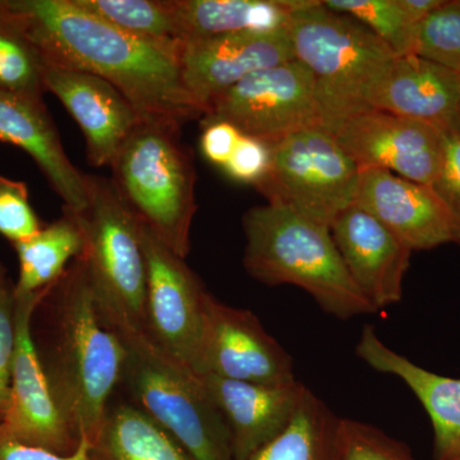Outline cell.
Segmentation results:
<instances>
[{"label": "cell", "instance_id": "cell-1", "mask_svg": "<svg viewBox=\"0 0 460 460\" xmlns=\"http://www.w3.org/2000/svg\"><path fill=\"white\" fill-rule=\"evenodd\" d=\"M0 5L42 65L108 81L144 120L183 127L204 118L184 84L181 50L123 31L77 0H0Z\"/></svg>", "mask_w": 460, "mask_h": 460}, {"label": "cell", "instance_id": "cell-15", "mask_svg": "<svg viewBox=\"0 0 460 460\" xmlns=\"http://www.w3.org/2000/svg\"><path fill=\"white\" fill-rule=\"evenodd\" d=\"M354 205L384 224L411 252L458 243L452 217L434 190L394 172L361 169Z\"/></svg>", "mask_w": 460, "mask_h": 460}, {"label": "cell", "instance_id": "cell-2", "mask_svg": "<svg viewBox=\"0 0 460 460\" xmlns=\"http://www.w3.org/2000/svg\"><path fill=\"white\" fill-rule=\"evenodd\" d=\"M30 332L58 408L77 438L93 443L119 386L126 350L100 319L83 253L41 293Z\"/></svg>", "mask_w": 460, "mask_h": 460}, {"label": "cell", "instance_id": "cell-27", "mask_svg": "<svg viewBox=\"0 0 460 460\" xmlns=\"http://www.w3.org/2000/svg\"><path fill=\"white\" fill-rule=\"evenodd\" d=\"M326 8L348 14L368 27L396 57L413 56L417 23L401 0H321Z\"/></svg>", "mask_w": 460, "mask_h": 460}, {"label": "cell", "instance_id": "cell-17", "mask_svg": "<svg viewBox=\"0 0 460 460\" xmlns=\"http://www.w3.org/2000/svg\"><path fill=\"white\" fill-rule=\"evenodd\" d=\"M330 232L354 283L377 311L402 301L410 247L354 204L332 222Z\"/></svg>", "mask_w": 460, "mask_h": 460}, {"label": "cell", "instance_id": "cell-9", "mask_svg": "<svg viewBox=\"0 0 460 460\" xmlns=\"http://www.w3.org/2000/svg\"><path fill=\"white\" fill-rule=\"evenodd\" d=\"M202 119L228 122L269 145L323 126L314 75L296 59L247 75L215 100Z\"/></svg>", "mask_w": 460, "mask_h": 460}, {"label": "cell", "instance_id": "cell-8", "mask_svg": "<svg viewBox=\"0 0 460 460\" xmlns=\"http://www.w3.org/2000/svg\"><path fill=\"white\" fill-rule=\"evenodd\" d=\"M270 147V169L256 186L268 204L329 228L354 204L361 169L325 127L301 129Z\"/></svg>", "mask_w": 460, "mask_h": 460}, {"label": "cell", "instance_id": "cell-21", "mask_svg": "<svg viewBox=\"0 0 460 460\" xmlns=\"http://www.w3.org/2000/svg\"><path fill=\"white\" fill-rule=\"evenodd\" d=\"M356 354L366 365L401 378L428 411L435 435L436 460L460 458V378L420 367L387 347L374 326H365Z\"/></svg>", "mask_w": 460, "mask_h": 460}, {"label": "cell", "instance_id": "cell-5", "mask_svg": "<svg viewBox=\"0 0 460 460\" xmlns=\"http://www.w3.org/2000/svg\"><path fill=\"white\" fill-rule=\"evenodd\" d=\"M181 128L142 120L114 157L111 180L137 219L186 260L198 205L195 164Z\"/></svg>", "mask_w": 460, "mask_h": 460}, {"label": "cell", "instance_id": "cell-19", "mask_svg": "<svg viewBox=\"0 0 460 460\" xmlns=\"http://www.w3.org/2000/svg\"><path fill=\"white\" fill-rule=\"evenodd\" d=\"M460 74L419 56L395 57L375 84L368 107L460 135Z\"/></svg>", "mask_w": 460, "mask_h": 460}, {"label": "cell", "instance_id": "cell-24", "mask_svg": "<svg viewBox=\"0 0 460 460\" xmlns=\"http://www.w3.org/2000/svg\"><path fill=\"white\" fill-rule=\"evenodd\" d=\"M13 247L20 263L16 296H32L59 280L69 263L83 253L84 238L74 217L63 210L56 222Z\"/></svg>", "mask_w": 460, "mask_h": 460}, {"label": "cell", "instance_id": "cell-37", "mask_svg": "<svg viewBox=\"0 0 460 460\" xmlns=\"http://www.w3.org/2000/svg\"><path fill=\"white\" fill-rule=\"evenodd\" d=\"M459 113H460V95H459Z\"/></svg>", "mask_w": 460, "mask_h": 460}, {"label": "cell", "instance_id": "cell-10", "mask_svg": "<svg viewBox=\"0 0 460 460\" xmlns=\"http://www.w3.org/2000/svg\"><path fill=\"white\" fill-rule=\"evenodd\" d=\"M140 233L146 262L144 329L162 349L198 374L208 292L184 259L142 223Z\"/></svg>", "mask_w": 460, "mask_h": 460}, {"label": "cell", "instance_id": "cell-35", "mask_svg": "<svg viewBox=\"0 0 460 460\" xmlns=\"http://www.w3.org/2000/svg\"><path fill=\"white\" fill-rule=\"evenodd\" d=\"M241 137L242 133L228 122L202 119L199 146L205 159L213 165L223 168L237 147Z\"/></svg>", "mask_w": 460, "mask_h": 460}, {"label": "cell", "instance_id": "cell-4", "mask_svg": "<svg viewBox=\"0 0 460 460\" xmlns=\"http://www.w3.org/2000/svg\"><path fill=\"white\" fill-rule=\"evenodd\" d=\"M99 316L126 350L119 386L132 404L174 436L193 459L233 460L228 426L199 375L162 349L137 321L104 311Z\"/></svg>", "mask_w": 460, "mask_h": 460}, {"label": "cell", "instance_id": "cell-22", "mask_svg": "<svg viewBox=\"0 0 460 460\" xmlns=\"http://www.w3.org/2000/svg\"><path fill=\"white\" fill-rule=\"evenodd\" d=\"M181 44L237 32L287 29L301 0H169Z\"/></svg>", "mask_w": 460, "mask_h": 460}, {"label": "cell", "instance_id": "cell-14", "mask_svg": "<svg viewBox=\"0 0 460 460\" xmlns=\"http://www.w3.org/2000/svg\"><path fill=\"white\" fill-rule=\"evenodd\" d=\"M184 84L204 117L211 104L247 75L295 60L288 30L228 33L184 42Z\"/></svg>", "mask_w": 460, "mask_h": 460}, {"label": "cell", "instance_id": "cell-18", "mask_svg": "<svg viewBox=\"0 0 460 460\" xmlns=\"http://www.w3.org/2000/svg\"><path fill=\"white\" fill-rule=\"evenodd\" d=\"M230 434L233 460H244L281 434L295 417L308 387L298 380L263 385L199 375Z\"/></svg>", "mask_w": 460, "mask_h": 460}, {"label": "cell", "instance_id": "cell-38", "mask_svg": "<svg viewBox=\"0 0 460 460\" xmlns=\"http://www.w3.org/2000/svg\"><path fill=\"white\" fill-rule=\"evenodd\" d=\"M453 460H460V458L453 459Z\"/></svg>", "mask_w": 460, "mask_h": 460}, {"label": "cell", "instance_id": "cell-34", "mask_svg": "<svg viewBox=\"0 0 460 460\" xmlns=\"http://www.w3.org/2000/svg\"><path fill=\"white\" fill-rule=\"evenodd\" d=\"M270 164V145L242 135L237 147L222 169L233 181L256 187L268 174Z\"/></svg>", "mask_w": 460, "mask_h": 460}, {"label": "cell", "instance_id": "cell-25", "mask_svg": "<svg viewBox=\"0 0 460 460\" xmlns=\"http://www.w3.org/2000/svg\"><path fill=\"white\" fill-rule=\"evenodd\" d=\"M341 420L308 389L287 429L244 460H339Z\"/></svg>", "mask_w": 460, "mask_h": 460}, {"label": "cell", "instance_id": "cell-23", "mask_svg": "<svg viewBox=\"0 0 460 460\" xmlns=\"http://www.w3.org/2000/svg\"><path fill=\"white\" fill-rule=\"evenodd\" d=\"M90 460H195L174 436L132 402L109 404Z\"/></svg>", "mask_w": 460, "mask_h": 460}, {"label": "cell", "instance_id": "cell-7", "mask_svg": "<svg viewBox=\"0 0 460 460\" xmlns=\"http://www.w3.org/2000/svg\"><path fill=\"white\" fill-rule=\"evenodd\" d=\"M86 193L83 210H63L74 217L83 234L96 307L144 325L146 262L140 220L109 178L86 174Z\"/></svg>", "mask_w": 460, "mask_h": 460}, {"label": "cell", "instance_id": "cell-28", "mask_svg": "<svg viewBox=\"0 0 460 460\" xmlns=\"http://www.w3.org/2000/svg\"><path fill=\"white\" fill-rule=\"evenodd\" d=\"M0 90L42 100V62L38 51L0 5Z\"/></svg>", "mask_w": 460, "mask_h": 460}, {"label": "cell", "instance_id": "cell-29", "mask_svg": "<svg viewBox=\"0 0 460 460\" xmlns=\"http://www.w3.org/2000/svg\"><path fill=\"white\" fill-rule=\"evenodd\" d=\"M413 56L460 74V0H444L417 23Z\"/></svg>", "mask_w": 460, "mask_h": 460}, {"label": "cell", "instance_id": "cell-20", "mask_svg": "<svg viewBox=\"0 0 460 460\" xmlns=\"http://www.w3.org/2000/svg\"><path fill=\"white\" fill-rule=\"evenodd\" d=\"M0 142L25 151L63 199V208L83 210L87 204L86 172L66 155L42 100L0 90Z\"/></svg>", "mask_w": 460, "mask_h": 460}, {"label": "cell", "instance_id": "cell-36", "mask_svg": "<svg viewBox=\"0 0 460 460\" xmlns=\"http://www.w3.org/2000/svg\"><path fill=\"white\" fill-rule=\"evenodd\" d=\"M90 443L83 440L72 456H59L40 447L20 443L3 429L0 423V460H90Z\"/></svg>", "mask_w": 460, "mask_h": 460}, {"label": "cell", "instance_id": "cell-30", "mask_svg": "<svg viewBox=\"0 0 460 460\" xmlns=\"http://www.w3.org/2000/svg\"><path fill=\"white\" fill-rule=\"evenodd\" d=\"M339 460H416L407 445L374 426L341 419Z\"/></svg>", "mask_w": 460, "mask_h": 460}, {"label": "cell", "instance_id": "cell-11", "mask_svg": "<svg viewBox=\"0 0 460 460\" xmlns=\"http://www.w3.org/2000/svg\"><path fill=\"white\" fill-rule=\"evenodd\" d=\"M359 169H383L431 189L443 160V133L429 124L367 108L325 127Z\"/></svg>", "mask_w": 460, "mask_h": 460}, {"label": "cell", "instance_id": "cell-33", "mask_svg": "<svg viewBox=\"0 0 460 460\" xmlns=\"http://www.w3.org/2000/svg\"><path fill=\"white\" fill-rule=\"evenodd\" d=\"M443 160L431 186L452 217L460 244V135L443 133Z\"/></svg>", "mask_w": 460, "mask_h": 460}, {"label": "cell", "instance_id": "cell-13", "mask_svg": "<svg viewBox=\"0 0 460 460\" xmlns=\"http://www.w3.org/2000/svg\"><path fill=\"white\" fill-rule=\"evenodd\" d=\"M41 293L16 296V350L12 367L11 396L0 423L20 443L59 456H72L83 441L75 434L54 401L30 332L32 311Z\"/></svg>", "mask_w": 460, "mask_h": 460}, {"label": "cell", "instance_id": "cell-12", "mask_svg": "<svg viewBox=\"0 0 460 460\" xmlns=\"http://www.w3.org/2000/svg\"><path fill=\"white\" fill-rule=\"evenodd\" d=\"M198 375L263 385L296 381L287 350L255 314L223 304L208 293Z\"/></svg>", "mask_w": 460, "mask_h": 460}, {"label": "cell", "instance_id": "cell-16", "mask_svg": "<svg viewBox=\"0 0 460 460\" xmlns=\"http://www.w3.org/2000/svg\"><path fill=\"white\" fill-rule=\"evenodd\" d=\"M42 83L80 127L93 168L111 166L144 120L119 90L98 75L42 65Z\"/></svg>", "mask_w": 460, "mask_h": 460}, {"label": "cell", "instance_id": "cell-32", "mask_svg": "<svg viewBox=\"0 0 460 460\" xmlns=\"http://www.w3.org/2000/svg\"><path fill=\"white\" fill-rule=\"evenodd\" d=\"M16 350V290L0 261V420L11 396L12 367Z\"/></svg>", "mask_w": 460, "mask_h": 460}, {"label": "cell", "instance_id": "cell-26", "mask_svg": "<svg viewBox=\"0 0 460 460\" xmlns=\"http://www.w3.org/2000/svg\"><path fill=\"white\" fill-rule=\"evenodd\" d=\"M84 8L123 31L181 50L169 0H77Z\"/></svg>", "mask_w": 460, "mask_h": 460}, {"label": "cell", "instance_id": "cell-3", "mask_svg": "<svg viewBox=\"0 0 460 460\" xmlns=\"http://www.w3.org/2000/svg\"><path fill=\"white\" fill-rule=\"evenodd\" d=\"M242 224V261L253 279L302 288L339 319L377 313L345 268L329 226L274 204L250 208Z\"/></svg>", "mask_w": 460, "mask_h": 460}, {"label": "cell", "instance_id": "cell-6", "mask_svg": "<svg viewBox=\"0 0 460 460\" xmlns=\"http://www.w3.org/2000/svg\"><path fill=\"white\" fill-rule=\"evenodd\" d=\"M287 30L295 59L314 75L323 127L371 108V91L396 57L385 42L321 0H301Z\"/></svg>", "mask_w": 460, "mask_h": 460}, {"label": "cell", "instance_id": "cell-31", "mask_svg": "<svg viewBox=\"0 0 460 460\" xmlns=\"http://www.w3.org/2000/svg\"><path fill=\"white\" fill-rule=\"evenodd\" d=\"M42 228L25 181L0 174V234L17 244L32 238Z\"/></svg>", "mask_w": 460, "mask_h": 460}]
</instances>
